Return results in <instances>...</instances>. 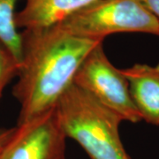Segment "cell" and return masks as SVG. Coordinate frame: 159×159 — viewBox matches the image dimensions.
Instances as JSON below:
<instances>
[{
  "mask_svg": "<svg viewBox=\"0 0 159 159\" xmlns=\"http://www.w3.org/2000/svg\"><path fill=\"white\" fill-rule=\"evenodd\" d=\"M102 42L73 35L57 25L24 29L18 80L12 88L20 106L17 124L54 108L88 54Z\"/></svg>",
  "mask_w": 159,
  "mask_h": 159,
  "instance_id": "6da1fadb",
  "label": "cell"
},
{
  "mask_svg": "<svg viewBox=\"0 0 159 159\" xmlns=\"http://www.w3.org/2000/svg\"><path fill=\"white\" fill-rule=\"evenodd\" d=\"M56 110L66 138L78 142L91 159H130L119 136L123 120L74 83Z\"/></svg>",
  "mask_w": 159,
  "mask_h": 159,
  "instance_id": "7a4b0ae2",
  "label": "cell"
},
{
  "mask_svg": "<svg viewBox=\"0 0 159 159\" xmlns=\"http://www.w3.org/2000/svg\"><path fill=\"white\" fill-rule=\"evenodd\" d=\"M69 34L104 40L118 33L159 36V21L140 0H97L57 24Z\"/></svg>",
  "mask_w": 159,
  "mask_h": 159,
  "instance_id": "3957f363",
  "label": "cell"
},
{
  "mask_svg": "<svg viewBox=\"0 0 159 159\" xmlns=\"http://www.w3.org/2000/svg\"><path fill=\"white\" fill-rule=\"evenodd\" d=\"M74 84L124 121L142 120L132 101L127 80L105 54L103 42L88 54L74 75Z\"/></svg>",
  "mask_w": 159,
  "mask_h": 159,
  "instance_id": "277c9868",
  "label": "cell"
},
{
  "mask_svg": "<svg viewBox=\"0 0 159 159\" xmlns=\"http://www.w3.org/2000/svg\"><path fill=\"white\" fill-rule=\"evenodd\" d=\"M66 140L55 106L14 126L0 159H66Z\"/></svg>",
  "mask_w": 159,
  "mask_h": 159,
  "instance_id": "5b68a950",
  "label": "cell"
},
{
  "mask_svg": "<svg viewBox=\"0 0 159 159\" xmlns=\"http://www.w3.org/2000/svg\"><path fill=\"white\" fill-rule=\"evenodd\" d=\"M121 71L142 120L159 125V63L156 66L134 64Z\"/></svg>",
  "mask_w": 159,
  "mask_h": 159,
  "instance_id": "8992f818",
  "label": "cell"
},
{
  "mask_svg": "<svg viewBox=\"0 0 159 159\" xmlns=\"http://www.w3.org/2000/svg\"><path fill=\"white\" fill-rule=\"evenodd\" d=\"M97 0H26L15 15L18 29H42L57 25Z\"/></svg>",
  "mask_w": 159,
  "mask_h": 159,
  "instance_id": "52a82bcc",
  "label": "cell"
},
{
  "mask_svg": "<svg viewBox=\"0 0 159 159\" xmlns=\"http://www.w3.org/2000/svg\"><path fill=\"white\" fill-rule=\"evenodd\" d=\"M19 0H0V42L20 64L21 33L15 21V6Z\"/></svg>",
  "mask_w": 159,
  "mask_h": 159,
  "instance_id": "ba28073f",
  "label": "cell"
},
{
  "mask_svg": "<svg viewBox=\"0 0 159 159\" xmlns=\"http://www.w3.org/2000/svg\"><path fill=\"white\" fill-rule=\"evenodd\" d=\"M20 70V62L13 54L0 42V100L7 85Z\"/></svg>",
  "mask_w": 159,
  "mask_h": 159,
  "instance_id": "9c48e42d",
  "label": "cell"
},
{
  "mask_svg": "<svg viewBox=\"0 0 159 159\" xmlns=\"http://www.w3.org/2000/svg\"><path fill=\"white\" fill-rule=\"evenodd\" d=\"M159 21V0H140Z\"/></svg>",
  "mask_w": 159,
  "mask_h": 159,
  "instance_id": "30bf717a",
  "label": "cell"
},
{
  "mask_svg": "<svg viewBox=\"0 0 159 159\" xmlns=\"http://www.w3.org/2000/svg\"><path fill=\"white\" fill-rule=\"evenodd\" d=\"M13 128H5V127H0V147H3L8 139L10 138L11 134L13 132Z\"/></svg>",
  "mask_w": 159,
  "mask_h": 159,
  "instance_id": "8fae6325",
  "label": "cell"
},
{
  "mask_svg": "<svg viewBox=\"0 0 159 159\" xmlns=\"http://www.w3.org/2000/svg\"><path fill=\"white\" fill-rule=\"evenodd\" d=\"M4 146H5V145H4ZM4 146H3V147H0V154H1V151H2V148H4Z\"/></svg>",
  "mask_w": 159,
  "mask_h": 159,
  "instance_id": "7c38bea8",
  "label": "cell"
}]
</instances>
